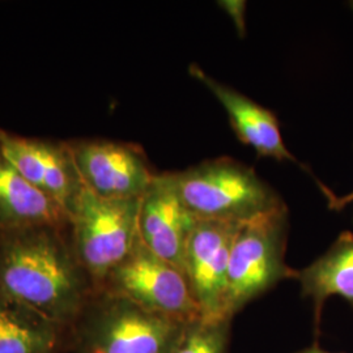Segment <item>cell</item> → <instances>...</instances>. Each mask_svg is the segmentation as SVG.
Listing matches in <instances>:
<instances>
[{"mask_svg":"<svg viewBox=\"0 0 353 353\" xmlns=\"http://www.w3.org/2000/svg\"><path fill=\"white\" fill-rule=\"evenodd\" d=\"M0 290L67 330L96 292L70 227L0 233Z\"/></svg>","mask_w":353,"mask_h":353,"instance_id":"1","label":"cell"},{"mask_svg":"<svg viewBox=\"0 0 353 353\" xmlns=\"http://www.w3.org/2000/svg\"><path fill=\"white\" fill-rule=\"evenodd\" d=\"M185 325L96 290L68 330L67 353H169Z\"/></svg>","mask_w":353,"mask_h":353,"instance_id":"2","label":"cell"},{"mask_svg":"<svg viewBox=\"0 0 353 353\" xmlns=\"http://www.w3.org/2000/svg\"><path fill=\"white\" fill-rule=\"evenodd\" d=\"M172 176L198 220L242 224L287 205L252 168L230 157L207 160Z\"/></svg>","mask_w":353,"mask_h":353,"instance_id":"3","label":"cell"},{"mask_svg":"<svg viewBox=\"0 0 353 353\" xmlns=\"http://www.w3.org/2000/svg\"><path fill=\"white\" fill-rule=\"evenodd\" d=\"M288 208L281 207L241 224L233 241L224 318L233 316L279 281L296 279L297 271L285 263Z\"/></svg>","mask_w":353,"mask_h":353,"instance_id":"4","label":"cell"},{"mask_svg":"<svg viewBox=\"0 0 353 353\" xmlns=\"http://www.w3.org/2000/svg\"><path fill=\"white\" fill-rule=\"evenodd\" d=\"M140 199H106L84 189L71 212L72 245L96 290L139 239Z\"/></svg>","mask_w":353,"mask_h":353,"instance_id":"5","label":"cell"},{"mask_svg":"<svg viewBox=\"0 0 353 353\" xmlns=\"http://www.w3.org/2000/svg\"><path fill=\"white\" fill-rule=\"evenodd\" d=\"M100 290L183 323L202 318L185 272L152 252L140 239Z\"/></svg>","mask_w":353,"mask_h":353,"instance_id":"6","label":"cell"},{"mask_svg":"<svg viewBox=\"0 0 353 353\" xmlns=\"http://www.w3.org/2000/svg\"><path fill=\"white\" fill-rule=\"evenodd\" d=\"M68 144L84 188L101 198H141L159 174L138 144L87 138Z\"/></svg>","mask_w":353,"mask_h":353,"instance_id":"7","label":"cell"},{"mask_svg":"<svg viewBox=\"0 0 353 353\" xmlns=\"http://www.w3.org/2000/svg\"><path fill=\"white\" fill-rule=\"evenodd\" d=\"M0 148L30 185L71 216L85 188L68 140L23 137L0 128Z\"/></svg>","mask_w":353,"mask_h":353,"instance_id":"8","label":"cell"},{"mask_svg":"<svg viewBox=\"0 0 353 353\" xmlns=\"http://www.w3.org/2000/svg\"><path fill=\"white\" fill-rule=\"evenodd\" d=\"M240 227L239 223L198 220L190 233L185 275L203 319H225L230 250Z\"/></svg>","mask_w":353,"mask_h":353,"instance_id":"9","label":"cell"},{"mask_svg":"<svg viewBox=\"0 0 353 353\" xmlns=\"http://www.w3.org/2000/svg\"><path fill=\"white\" fill-rule=\"evenodd\" d=\"M196 221L182 202L172 173H159L140 199L138 233L141 242L185 272L186 246Z\"/></svg>","mask_w":353,"mask_h":353,"instance_id":"10","label":"cell"},{"mask_svg":"<svg viewBox=\"0 0 353 353\" xmlns=\"http://www.w3.org/2000/svg\"><path fill=\"white\" fill-rule=\"evenodd\" d=\"M189 74L201 81L224 106L230 126L234 130L237 138L241 143L252 147L258 157H268L276 161H290L313 176L316 182L319 181L313 172L306 165L300 163L287 148L281 137L279 119L271 110L252 101L239 90L217 81L205 74L198 64H190Z\"/></svg>","mask_w":353,"mask_h":353,"instance_id":"11","label":"cell"},{"mask_svg":"<svg viewBox=\"0 0 353 353\" xmlns=\"http://www.w3.org/2000/svg\"><path fill=\"white\" fill-rule=\"evenodd\" d=\"M37 227H70V214L30 185L0 148V233Z\"/></svg>","mask_w":353,"mask_h":353,"instance_id":"12","label":"cell"},{"mask_svg":"<svg viewBox=\"0 0 353 353\" xmlns=\"http://www.w3.org/2000/svg\"><path fill=\"white\" fill-rule=\"evenodd\" d=\"M68 330L0 290V353H67Z\"/></svg>","mask_w":353,"mask_h":353,"instance_id":"13","label":"cell"},{"mask_svg":"<svg viewBox=\"0 0 353 353\" xmlns=\"http://www.w3.org/2000/svg\"><path fill=\"white\" fill-rule=\"evenodd\" d=\"M305 297L314 305L316 326L330 297L339 296L353 305V233L343 232L327 252L312 265L297 271Z\"/></svg>","mask_w":353,"mask_h":353,"instance_id":"14","label":"cell"},{"mask_svg":"<svg viewBox=\"0 0 353 353\" xmlns=\"http://www.w3.org/2000/svg\"><path fill=\"white\" fill-rule=\"evenodd\" d=\"M230 319H195L185 325L169 353H228Z\"/></svg>","mask_w":353,"mask_h":353,"instance_id":"15","label":"cell"},{"mask_svg":"<svg viewBox=\"0 0 353 353\" xmlns=\"http://www.w3.org/2000/svg\"><path fill=\"white\" fill-rule=\"evenodd\" d=\"M319 190L322 191V194L325 195V198L327 199V207L332 211H341L347 204L353 202V191L348 195H343V196H338L334 191L328 189L325 183H319L318 185Z\"/></svg>","mask_w":353,"mask_h":353,"instance_id":"16","label":"cell"},{"mask_svg":"<svg viewBox=\"0 0 353 353\" xmlns=\"http://www.w3.org/2000/svg\"><path fill=\"white\" fill-rule=\"evenodd\" d=\"M297 353H330L327 351H323V350H321L316 344L314 345H312V347H309V348H306V350H303L301 352Z\"/></svg>","mask_w":353,"mask_h":353,"instance_id":"17","label":"cell"}]
</instances>
